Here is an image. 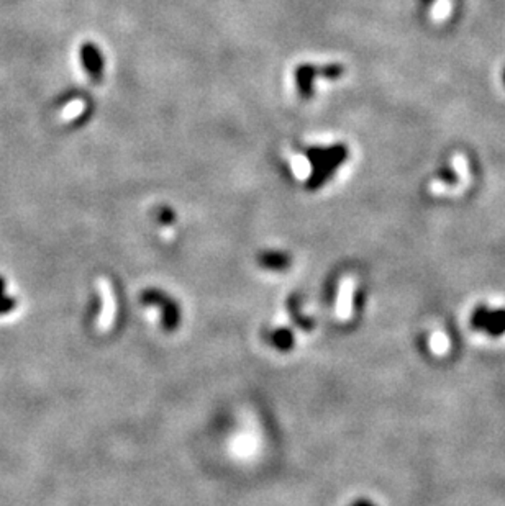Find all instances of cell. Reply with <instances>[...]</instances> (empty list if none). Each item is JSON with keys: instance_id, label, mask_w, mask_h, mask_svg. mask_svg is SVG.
<instances>
[{"instance_id": "1", "label": "cell", "mask_w": 505, "mask_h": 506, "mask_svg": "<svg viewBox=\"0 0 505 506\" xmlns=\"http://www.w3.org/2000/svg\"><path fill=\"white\" fill-rule=\"evenodd\" d=\"M97 290L102 300V308H100V315L97 318V328L99 331L107 332L110 328L113 326L115 315H117V302H115V293L109 279L100 277L97 281Z\"/></svg>"}, {"instance_id": "2", "label": "cell", "mask_w": 505, "mask_h": 506, "mask_svg": "<svg viewBox=\"0 0 505 506\" xmlns=\"http://www.w3.org/2000/svg\"><path fill=\"white\" fill-rule=\"evenodd\" d=\"M356 279L353 276H345L340 281L338 293L335 302V316L338 321H350L354 313V293H356Z\"/></svg>"}, {"instance_id": "3", "label": "cell", "mask_w": 505, "mask_h": 506, "mask_svg": "<svg viewBox=\"0 0 505 506\" xmlns=\"http://www.w3.org/2000/svg\"><path fill=\"white\" fill-rule=\"evenodd\" d=\"M81 62H83L84 69L88 71L90 79L94 82H99L102 79L104 74V57L100 55L99 48L94 43H84L79 50Z\"/></svg>"}, {"instance_id": "4", "label": "cell", "mask_w": 505, "mask_h": 506, "mask_svg": "<svg viewBox=\"0 0 505 506\" xmlns=\"http://www.w3.org/2000/svg\"><path fill=\"white\" fill-rule=\"evenodd\" d=\"M484 331L490 336H500L505 332V308L489 310Z\"/></svg>"}, {"instance_id": "5", "label": "cell", "mask_w": 505, "mask_h": 506, "mask_svg": "<svg viewBox=\"0 0 505 506\" xmlns=\"http://www.w3.org/2000/svg\"><path fill=\"white\" fill-rule=\"evenodd\" d=\"M17 300L6 295V279L0 277V315H8L15 310Z\"/></svg>"}, {"instance_id": "6", "label": "cell", "mask_w": 505, "mask_h": 506, "mask_svg": "<svg viewBox=\"0 0 505 506\" xmlns=\"http://www.w3.org/2000/svg\"><path fill=\"white\" fill-rule=\"evenodd\" d=\"M489 310H490V308L484 307V305H479L473 311V316H471V326H473L476 331H484L485 321H487Z\"/></svg>"}, {"instance_id": "7", "label": "cell", "mask_w": 505, "mask_h": 506, "mask_svg": "<svg viewBox=\"0 0 505 506\" xmlns=\"http://www.w3.org/2000/svg\"><path fill=\"white\" fill-rule=\"evenodd\" d=\"M356 506H374V505H371V503H366V501H359V503L356 505Z\"/></svg>"}, {"instance_id": "8", "label": "cell", "mask_w": 505, "mask_h": 506, "mask_svg": "<svg viewBox=\"0 0 505 506\" xmlns=\"http://www.w3.org/2000/svg\"><path fill=\"white\" fill-rule=\"evenodd\" d=\"M504 79H505V74H504Z\"/></svg>"}]
</instances>
